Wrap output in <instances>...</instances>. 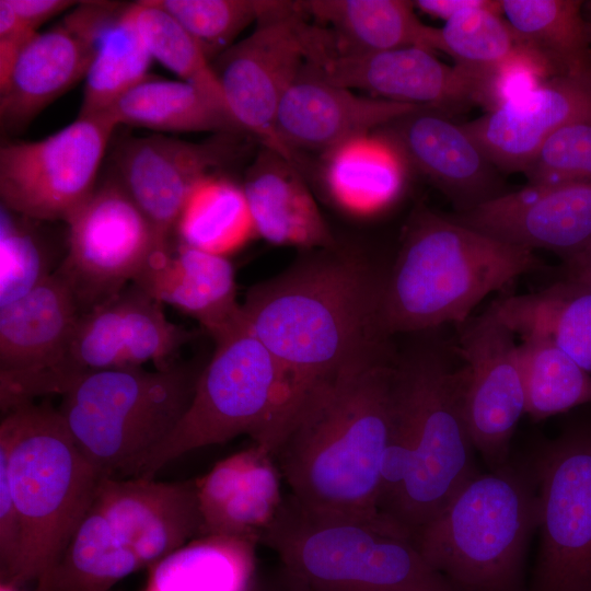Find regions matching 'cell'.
<instances>
[{
	"label": "cell",
	"mask_w": 591,
	"mask_h": 591,
	"mask_svg": "<svg viewBox=\"0 0 591 591\" xmlns=\"http://www.w3.org/2000/svg\"><path fill=\"white\" fill-rule=\"evenodd\" d=\"M183 417L137 477L151 479L167 463L204 447L247 434L268 450L300 396L271 352L243 325L215 341Z\"/></svg>",
	"instance_id": "cell-9"
},
{
	"label": "cell",
	"mask_w": 591,
	"mask_h": 591,
	"mask_svg": "<svg viewBox=\"0 0 591 591\" xmlns=\"http://www.w3.org/2000/svg\"><path fill=\"white\" fill-rule=\"evenodd\" d=\"M494 303L514 334H544L591 373V289L566 278L538 292Z\"/></svg>",
	"instance_id": "cell-32"
},
{
	"label": "cell",
	"mask_w": 591,
	"mask_h": 591,
	"mask_svg": "<svg viewBox=\"0 0 591 591\" xmlns=\"http://www.w3.org/2000/svg\"><path fill=\"white\" fill-rule=\"evenodd\" d=\"M538 515L531 464L508 462L470 478L412 541L456 591H525L524 560Z\"/></svg>",
	"instance_id": "cell-5"
},
{
	"label": "cell",
	"mask_w": 591,
	"mask_h": 591,
	"mask_svg": "<svg viewBox=\"0 0 591 591\" xmlns=\"http://www.w3.org/2000/svg\"><path fill=\"white\" fill-rule=\"evenodd\" d=\"M218 134L201 142L162 135L126 139L114 152L112 173L150 221L162 248L195 185L236 157L237 137Z\"/></svg>",
	"instance_id": "cell-17"
},
{
	"label": "cell",
	"mask_w": 591,
	"mask_h": 591,
	"mask_svg": "<svg viewBox=\"0 0 591 591\" xmlns=\"http://www.w3.org/2000/svg\"><path fill=\"white\" fill-rule=\"evenodd\" d=\"M116 127L106 114L79 115L40 140L3 143L1 205L34 220L67 223L94 192Z\"/></svg>",
	"instance_id": "cell-11"
},
{
	"label": "cell",
	"mask_w": 591,
	"mask_h": 591,
	"mask_svg": "<svg viewBox=\"0 0 591 591\" xmlns=\"http://www.w3.org/2000/svg\"><path fill=\"white\" fill-rule=\"evenodd\" d=\"M525 46L502 18L500 0L464 10L439 28V51L451 56L470 78Z\"/></svg>",
	"instance_id": "cell-38"
},
{
	"label": "cell",
	"mask_w": 591,
	"mask_h": 591,
	"mask_svg": "<svg viewBox=\"0 0 591 591\" xmlns=\"http://www.w3.org/2000/svg\"><path fill=\"white\" fill-rule=\"evenodd\" d=\"M452 218L505 243L567 259L591 243V183L528 184Z\"/></svg>",
	"instance_id": "cell-20"
},
{
	"label": "cell",
	"mask_w": 591,
	"mask_h": 591,
	"mask_svg": "<svg viewBox=\"0 0 591 591\" xmlns=\"http://www.w3.org/2000/svg\"><path fill=\"white\" fill-rule=\"evenodd\" d=\"M491 0H416V10L430 16L442 19L444 22L453 15L472 8L484 7Z\"/></svg>",
	"instance_id": "cell-47"
},
{
	"label": "cell",
	"mask_w": 591,
	"mask_h": 591,
	"mask_svg": "<svg viewBox=\"0 0 591 591\" xmlns=\"http://www.w3.org/2000/svg\"><path fill=\"white\" fill-rule=\"evenodd\" d=\"M408 169L397 149L375 130L323 153L321 182L339 210L369 217L399 197Z\"/></svg>",
	"instance_id": "cell-29"
},
{
	"label": "cell",
	"mask_w": 591,
	"mask_h": 591,
	"mask_svg": "<svg viewBox=\"0 0 591 591\" xmlns=\"http://www.w3.org/2000/svg\"><path fill=\"white\" fill-rule=\"evenodd\" d=\"M271 452L257 443L218 462L196 479L200 536H230L260 544L285 495Z\"/></svg>",
	"instance_id": "cell-26"
},
{
	"label": "cell",
	"mask_w": 591,
	"mask_h": 591,
	"mask_svg": "<svg viewBox=\"0 0 591 591\" xmlns=\"http://www.w3.org/2000/svg\"><path fill=\"white\" fill-rule=\"evenodd\" d=\"M538 551L526 591H591V414L533 455Z\"/></svg>",
	"instance_id": "cell-10"
},
{
	"label": "cell",
	"mask_w": 591,
	"mask_h": 591,
	"mask_svg": "<svg viewBox=\"0 0 591 591\" xmlns=\"http://www.w3.org/2000/svg\"><path fill=\"white\" fill-rule=\"evenodd\" d=\"M418 171L449 197L459 212L482 205L499 192L498 169L463 125L448 114L418 106L376 129Z\"/></svg>",
	"instance_id": "cell-21"
},
{
	"label": "cell",
	"mask_w": 591,
	"mask_h": 591,
	"mask_svg": "<svg viewBox=\"0 0 591 591\" xmlns=\"http://www.w3.org/2000/svg\"><path fill=\"white\" fill-rule=\"evenodd\" d=\"M474 445L462 407L461 369L440 351L396 360L395 402L379 502L389 519L415 531L433 519L475 474Z\"/></svg>",
	"instance_id": "cell-3"
},
{
	"label": "cell",
	"mask_w": 591,
	"mask_h": 591,
	"mask_svg": "<svg viewBox=\"0 0 591 591\" xmlns=\"http://www.w3.org/2000/svg\"><path fill=\"white\" fill-rule=\"evenodd\" d=\"M193 37L212 63L253 22L285 9L289 1L154 0Z\"/></svg>",
	"instance_id": "cell-39"
},
{
	"label": "cell",
	"mask_w": 591,
	"mask_h": 591,
	"mask_svg": "<svg viewBox=\"0 0 591 591\" xmlns=\"http://www.w3.org/2000/svg\"><path fill=\"white\" fill-rule=\"evenodd\" d=\"M245 591H310L280 563L277 567L256 569Z\"/></svg>",
	"instance_id": "cell-46"
},
{
	"label": "cell",
	"mask_w": 591,
	"mask_h": 591,
	"mask_svg": "<svg viewBox=\"0 0 591 591\" xmlns=\"http://www.w3.org/2000/svg\"><path fill=\"white\" fill-rule=\"evenodd\" d=\"M127 4L102 35L84 79L80 116L104 114L150 77L152 57Z\"/></svg>",
	"instance_id": "cell-37"
},
{
	"label": "cell",
	"mask_w": 591,
	"mask_h": 591,
	"mask_svg": "<svg viewBox=\"0 0 591 591\" xmlns=\"http://www.w3.org/2000/svg\"><path fill=\"white\" fill-rule=\"evenodd\" d=\"M520 40L559 74L591 76V27L579 0H500Z\"/></svg>",
	"instance_id": "cell-34"
},
{
	"label": "cell",
	"mask_w": 591,
	"mask_h": 591,
	"mask_svg": "<svg viewBox=\"0 0 591 591\" xmlns=\"http://www.w3.org/2000/svg\"><path fill=\"white\" fill-rule=\"evenodd\" d=\"M556 76L563 74L547 59L523 46L506 60L471 78L473 102L491 112Z\"/></svg>",
	"instance_id": "cell-43"
},
{
	"label": "cell",
	"mask_w": 591,
	"mask_h": 591,
	"mask_svg": "<svg viewBox=\"0 0 591 591\" xmlns=\"http://www.w3.org/2000/svg\"><path fill=\"white\" fill-rule=\"evenodd\" d=\"M567 279L591 289V268L567 273Z\"/></svg>",
	"instance_id": "cell-49"
},
{
	"label": "cell",
	"mask_w": 591,
	"mask_h": 591,
	"mask_svg": "<svg viewBox=\"0 0 591 591\" xmlns=\"http://www.w3.org/2000/svg\"><path fill=\"white\" fill-rule=\"evenodd\" d=\"M16 15L33 30L38 28L61 12H68L79 2L69 0H7Z\"/></svg>",
	"instance_id": "cell-45"
},
{
	"label": "cell",
	"mask_w": 591,
	"mask_h": 591,
	"mask_svg": "<svg viewBox=\"0 0 591 591\" xmlns=\"http://www.w3.org/2000/svg\"><path fill=\"white\" fill-rule=\"evenodd\" d=\"M591 121V76H556L463 127L502 171L523 172L561 127Z\"/></svg>",
	"instance_id": "cell-23"
},
{
	"label": "cell",
	"mask_w": 591,
	"mask_h": 591,
	"mask_svg": "<svg viewBox=\"0 0 591 591\" xmlns=\"http://www.w3.org/2000/svg\"><path fill=\"white\" fill-rule=\"evenodd\" d=\"M0 445L21 525V558L11 588L38 582L61 556L94 500L100 479L58 408L35 402L3 415Z\"/></svg>",
	"instance_id": "cell-6"
},
{
	"label": "cell",
	"mask_w": 591,
	"mask_h": 591,
	"mask_svg": "<svg viewBox=\"0 0 591 591\" xmlns=\"http://www.w3.org/2000/svg\"><path fill=\"white\" fill-rule=\"evenodd\" d=\"M583 12H584V16L588 21V23L590 24V27H591V1H584V5H583Z\"/></svg>",
	"instance_id": "cell-51"
},
{
	"label": "cell",
	"mask_w": 591,
	"mask_h": 591,
	"mask_svg": "<svg viewBox=\"0 0 591 591\" xmlns=\"http://www.w3.org/2000/svg\"><path fill=\"white\" fill-rule=\"evenodd\" d=\"M260 544L310 591H419L448 581L425 561L409 535L315 513L290 493Z\"/></svg>",
	"instance_id": "cell-8"
},
{
	"label": "cell",
	"mask_w": 591,
	"mask_h": 591,
	"mask_svg": "<svg viewBox=\"0 0 591 591\" xmlns=\"http://www.w3.org/2000/svg\"><path fill=\"white\" fill-rule=\"evenodd\" d=\"M193 338V332L167 320L160 302L131 283L79 317L66 362L67 390L89 372L147 362L167 369Z\"/></svg>",
	"instance_id": "cell-18"
},
{
	"label": "cell",
	"mask_w": 591,
	"mask_h": 591,
	"mask_svg": "<svg viewBox=\"0 0 591 591\" xmlns=\"http://www.w3.org/2000/svg\"><path fill=\"white\" fill-rule=\"evenodd\" d=\"M416 107L357 94L302 69L280 103L276 131L283 146L298 157L302 150L323 154Z\"/></svg>",
	"instance_id": "cell-24"
},
{
	"label": "cell",
	"mask_w": 591,
	"mask_h": 591,
	"mask_svg": "<svg viewBox=\"0 0 591 591\" xmlns=\"http://www.w3.org/2000/svg\"><path fill=\"white\" fill-rule=\"evenodd\" d=\"M256 546L230 536L194 538L151 566L146 591H245Z\"/></svg>",
	"instance_id": "cell-33"
},
{
	"label": "cell",
	"mask_w": 591,
	"mask_h": 591,
	"mask_svg": "<svg viewBox=\"0 0 591 591\" xmlns=\"http://www.w3.org/2000/svg\"><path fill=\"white\" fill-rule=\"evenodd\" d=\"M94 501L143 567L200 537L196 479L102 477Z\"/></svg>",
	"instance_id": "cell-22"
},
{
	"label": "cell",
	"mask_w": 591,
	"mask_h": 591,
	"mask_svg": "<svg viewBox=\"0 0 591 591\" xmlns=\"http://www.w3.org/2000/svg\"><path fill=\"white\" fill-rule=\"evenodd\" d=\"M303 69L327 82L364 91L370 96L431 107L445 114L474 104L470 76L421 47L341 56L326 47L321 32H314L309 39Z\"/></svg>",
	"instance_id": "cell-19"
},
{
	"label": "cell",
	"mask_w": 591,
	"mask_h": 591,
	"mask_svg": "<svg viewBox=\"0 0 591 591\" xmlns=\"http://www.w3.org/2000/svg\"><path fill=\"white\" fill-rule=\"evenodd\" d=\"M104 114L117 126L155 131L246 134L228 107L202 89L183 80L152 76L125 93Z\"/></svg>",
	"instance_id": "cell-30"
},
{
	"label": "cell",
	"mask_w": 591,
	"mask_h": 591,
	"mask_svg": "<svg viewBox=\"0 0 591 591\" xmlns=\"http://www.w3.org/2000/svg\"><path fill=\"white\" fill-rule=\"evenodd\" d=\"M462 407L475 451L491 471L509 462L510 442L525 414V393L514 332L495 303L461 325Z\"/></svg>",
	"instance_id": "cell-15"
},
{
	"label": "cell",
	"mask_w": 591,
	"mask_h": 591,
	"mask_svg": "<svg viewBox=\"0 0 591 591\" xmlns=\"http://www.w3.org/2000/svg\"><path fill=\"white\" fill-rule=\"evenodd\" d=\"M386 273L360 254L313 250L253 286L245 327L303 393L369 361L392 357L382 325Z\"/></svg>",
	"instance_id": "cell-2"
},
{
	"label": "cell",
	"mask_w": 591,
	"mask_h": 591,
	"mask_svg": "<svg viewBox=\"0 0 591 591\" xmlns=\"http://www.w3.org/2000/svg\"><path fill=\"white\" fill-rule=\"evenodd\" d=\"M200 371L175 363L89 372L61 395L58 410L101 477H137L188 408Z\"/></svg>",
	"instance_id": "cell-7"
},
{
	"label": "cell",
	"mask_w": 591,
	"mask_h": 591,
	"mask_svg": "<svg viewBox=\"0 0 591 591\" xmlns=\"http://www.w3.org/2000/svg\"><path fill=\"white\" fill-rule=\"evenodd\" d=\"M540 267L534 251L505 243L419 206L386 273L383 329L390 337L447 323L461 325L489 293Z\"/></svg>",
	"instance_id": "cell-4"
},
{
	"label": "cell",
	"mask_w": 591,
	"mask_h": 591,
	"mask_svg": "<svg viewBox=\"0 0 591 591\" xmlns=\"http://www.w3.org/2000/svg\"><path fill=\"white\" fill-rule=\"evenodd\" d=\"M143 568L93 500L59 559L36 591H112L121 579Z\"/></svg>",
	"instance_id": "cell-31"
},
{
	"label": "cell",
	"mask_w": 591,
	"mask_h": 591,
	"mask_svg": "<svg viewBox=\"0 0 591 591\" xmlns=\"http://www.w3.org/2000/svg\"><path fill=\"white\" fill-rule=\"evenodd\" d=\"M530 185L591 183V121L551 135L523 171Z\"/></svg>",
	"instance_id": "cell-42"
},
{
	"label": "cell",
	"mask_w": 591,
	"mask_h": 591,
	"mask_svg": "<svg viewBox=\"0 0 591 591\" xmlns=\"http://www.w3.org/2000/svg\"><path fill=\"white\" fill-rule=\"evenodd\" d=\"M567 273L591 268V243L579 253L565 259Z\"/></svg>",
	"instance_id": "cell-48"
},
{
	"label": "cell",
	"mask_w": 591,
	"mask_h": 591,
	"mask_svg": "<svg viewBox=\"0 0 591 591\" xmlns=\"http://www.w3.org/2000/svg\"><path fill=\"white\" fill-rule=\"evenodd\" d=\"M129 9L152 59L227 106L212 63L182 25L154 0Z\"/></svg>",
	"instance_id": "cell-41"
},
{
	"label": "cell",
	"mask_w": 591,
	"mask_h": 591,
	"mask_svg": "<svg viewBox=\"0 0 591 591\" xmlns=\"http://www.w3.org/2000/svg\"><path fill=\"white\" fill-rule=\"evenodd\" d=\"M174 232L183 244L225 257L257 235L242 184L219 173L195 185Z\"/></svg>",
	"instance_id": "cell-35"
},
{
	"label": "cell",
	"mask_w": 591,
	"mask_h": 591,
	"mask_svg": "<svg viewBox=\"0 0 591 591\" xmlns=\"http://www.w3.org/2000/svg\"><path fill=\"white\" fill-rule=\"evenodd\" d=\"M303 14L322 28L326 47L341 56H360L404 47L439 50V28L424 24L413 1H298Z\"/></svg>",
	"instance_id": "cell-28"
},
{
	"label": "cell",
	"mask_w": 591,
	"mask_h": 591,
	"mask_svg": "<svg viewBox=\"0 0 591 591\" xmlns=\"http://www.w3.org/2000/svg\"><path fill=\"white\" fill-rule=\"evenodd\" d=\"M518 355L525 393V414L544 420L591 404V373L542 333H520Z\"/></svg>",
	"instance_id": "cell-36"
},
{
	"label": "cell",
	"mask_w": 591,
	"mask_h": 591,
	"mask_svg": "<svg viewBox=\"0 0 591 591\" xmlns=\"http://www.w3.org/2000/svg\"><path fill=\"white\" fill-rule=\"evenodd\" d=\"M395 380L396 360L379 359L316 383L296 401L271 454L303 508L407 533L378 508Z\"/></svg>",
	"instance_id": "cell-1"
},
{
	"label": "cell",
	"mask_w": 591,
	"mask_h": 591,
	"mask_svg": "<svg viewBox=\"0 0 591 591\" xmlns=\"http://www.w3.org/2000/svg\"><path fill=\"white\" fill-rule=\"evenodd\" d=\"M125 7L111 1H80L56 25L38 32L0 85L2 129L22 130L84 80L102 35Z\"/></svg>",
	"instance_id": "cell-16"
},
{
	"label": "cell",
	"mask_w": 591,
	"mask_h": 591,
	"mask_svg": "<svg viewBox=\"0 0 591 591\" xmlns=\"http://www.w3.org/2000/svg\"><path fill=\"white\" fill-rule=\"evenodd\" d=\"M40 222L0 207V308L31 292L59 267Z\"/></svg>",
	"instance_id": "cell-40"
},
{
	"label": "cell",
	"mask_w": 591,
	"mask_h": 591,
	"mask_svg": "<svg viewBox=\"0 0 591 591\" xmlns=\"http://www.w3.org/2000/svg\"><path fill=\"white\" fill-rule=\"evenodd\" d=\"M37 33L16 15L7 0H0V85Z\"/></svg>",
	"instance_id": "cell-44"
},
{
	"label": "cell",
	"mask_w": 591,
	"mask_h": 591,
	"mask_svg": "<svg viewBox=\"0 0 591 591\" xmlns=\"http://www.w3.org/2000/svg\"><path fill=\"white\" fill-rule=\"evenodd\" d=\"M67 225L66 254L56 271L81 314L131 285L150 255L162 248L150 221L113 174L96 185Z\"/></svg>",
	"instance_id": "cell-12"
},
{
	"label": "cell",
	"mask_w": 591,
	"mask_h": 591,
	"mask_svg": "<svg viewBox=\"0 0 591 591\" xmlns=\"http://www.w3.org/2000/svg\"><path fill=\"white\" fill-rule=\"evenodd\" d=\"M81 316L68 282L55 271L21 299L0 308L2 414L67 390L66 362Z\"/></svg>",
	"instance_id": "cell-14"
},
{
	"label": "cell",
	"mask_w": 591,
	"mask_h": 591,
	"mask_svg": "<svg viewBox=\"0 0 591 591\" xmlns=\"http://www.w3.org/2000/svg\"><path fill=\"white\" fill-rule=\"evenodd\" d=\"M132 285L197 320L215 341L244 325L234 268L225 256L177 241L155 250Z\"/></svg>",
	"instance_id": "cell-25"
},
{
	"label": "cell",
	"mask_w": 591,
	"mask_h": 591,
	"mask_svg": "<svg viewBox=\"0 0 591 591\" xmlns=\"http://www.w3.org/2000/svg\"><path fill=\"white\" fill-rule=\"evenodd\" d=\"M0 591H20V589L11 588L8 586H0Z\"/></svg>",
	"instance_id": "cell-52"
},
{
	"label": "cell",
	"mask_w": 591,
	"mask_h": 591,
	"mask_svg": "<svg viewBox=\"0 0 591 591\" xmlns=\"http://www.w3.org/2000/svg\"><path fill=\"white\" fill-rule=\"evenodd\" d=\"M419 591H456V590L450 584L449 581H444L442 583L428 587Z\"/></svg>",
	"instance_id": "cell-50"
},
{
	"label": "cell",
	"mask_w": 591,
	"mask_h": 591,
	"mask_svg": "<svg viewBox=\"0 0 591 591\" xmlns=\"http://www.w3.org/2000/svg\"><path fill=\"white\" fill-rule=\"evenodd\" d=\"M306 27L298 1L290 2L212 62L227 107L242 129L300 170L302 161L277 135L276 117L306 62Z\"/></svg>",
	"instance_id": "cell-13"
},
{
	"label": "cell",
	"mask_w": 591,
	"mask_h": 591,
	"mask_svg": "<svg viewBox=\"0 0 591 591\" xmlns=\"http://www.w3.org/2000/svg\"><path fill=\"white\" fill-rule=\"evenodd\" d=\"M256 234L305 251L338 246L301 170L263 147L242 184Z\"/></svg>",
	"instance_id": "cell-27"
}]
</instances>
